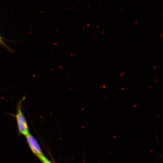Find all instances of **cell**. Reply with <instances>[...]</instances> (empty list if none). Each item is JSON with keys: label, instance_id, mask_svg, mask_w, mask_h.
Segmentation results:
<instances>
[{"label": "cell", "instance_id": "6da1fadb", "mask_svg": "<svg viewBox=\"0 0 163 163\" xmlns=\"http://www.w3.org/2000/svg\"><path fill=\"white\" fill-rule=\"evenodd\" d=\"M26 99L24 95L18 102L16 107V114L10 115L14 117L16 120L18 130L21 134L25 136L29 133V129L26 120L22 110V105Z\"/></svg>", "mask_w": 163, "mask_h": 163}, {"label": "cell", "instance_id": "7a4b0ae2", "mask_svg": "<svg viewBox=\"0 0 163 163\" xmlns=\"http://www.w3.org/2000/svg\"><path fill=\"white\" fill-rule=\"evenodd\" d=\"M26 137L32 152L39 158L43 155L40 146L34 138L29 133Z\"/></svg>", "mask_w": 163, "mask_h": 163}, {"label": "cell", "instance_id": "3957f363", "mask_svg": "<svg viewBox=\"0 0 163 163\" xmlns=\"http://www.w3.org/2000/svg\"><path fill=\"white\" fill-rule=\"evenodd\" d=\"M42 163H53L48 160L44 155L39 158Z\"/></svg>", "mask_w": 163, "mask_h": 163}, {"label": "cell", "instance_id": "277c9868", "mask_svg": "<svg viewBox=\"0 0 163 163\" xmlns=\"http://www.w3.org/2000/svg\"><path fill=\"white\" fill-rule=\"evenodd\" d=\"M0 43H1V44L4 46L6 47H7V48H8V46L6 45L5 44V43H4L3 42V41L2 40V37H1L0 35Z\"/></svg>", "mask_w": 163, "mask_h": 163}]
</instances>
